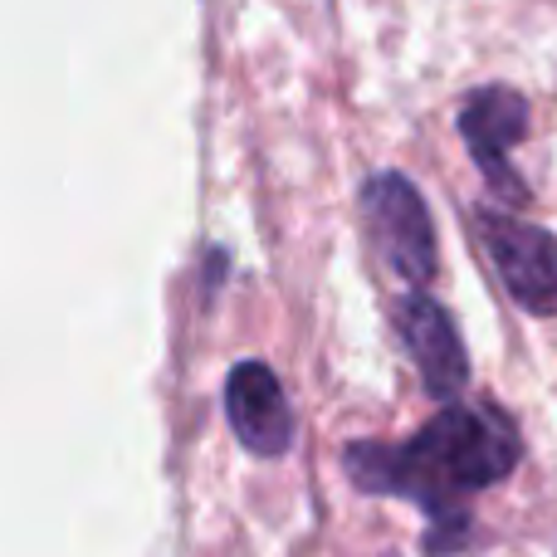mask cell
Returning <instances> with one entry per match:
<instances>
[{"instance_id": "obj_3", "label": "cell", "mask_w": 557, "mask_h": 557, "mask_svg": "<svg viewBox=\"0 0 557 557\" xmlns=\"http://www.w3.org/2000/svg\"><path fill=\"white\" fill-rule=\"evenodd\" d=\"M460 137L480 166L484 186L504 206H529V182L509 166V152L529 137V98L509 84H484L465 98L460 108Z\"/></svg>"}, {"instance_id": "obj_5", "label": "cell", "mask_w": 557, "mask_h": 557, "mask_svg": "<svg viewBox=\"0 0 557 557\" xmlns=\"http://www.w3.org/2000/svg\"><path fill=\"white\" fill-rule=\"evenodd\" d=\"M396 333H401L406 352L416 357V372H421L425 392L441 406L455 401L470 386V352H465L460 327L445 313V304H435L425 288H416V294H406L396 304Z\"/></svg>"}, {"instance_id": "obj_6", "label": "cell", "mask_w": 557, "mask_h": 557, "mask_svg": "<svg viewBox=\"0 0 557 557\" xmlns=\"http://www.w3.org/2000/svg\"><path fill=\"white\" fill-rule=\"evenodd\" d=\"M225 421H231L235 441L250 455H284L294 445V411H288V396L278 386L274 367L264 362H240L225 382Z\"/></svg>"}, {"instance_id": "obj_1", "label": "cell", "mask_w": 557, "mask_h": 557, "mask_svg": "<svg viewBox=\"0 0 557 557\" xmlns=\"http://www.w3.org/2000/svg\"><path fill=\"white\" fill-rule=\"evenodd\" d=\"M519 460V425L494 401H445L441 416H431L406 445L362 441L347 445L343 455L347 474L362 494H392V499H411L416 509H425V519H431L425 553L431 557H460L470 548V494L504 484Z\"/></svg>"}, {"instance_id": "obj_2", "label": "cell", "mask_w": 557, "mask_h": 557, "mask_svg": "<svg viewBox=\"0 0 557 557\" xmlns=\"http://www.w3.org/2000/svg\"><path fill=\"white\" fill-rule=\"evenodd\" d=\"M362 215L372 225V240L382 260L406 278L411 288H425L441 270V250H435V221L425 196L416 191L411 176L401 172H376L362 182Z\"/></svg>"}, {"instance_id": "obj_4", "label": "cell", "mask_w": 557, "mask_h": 557, "mask_svg": "<svg viewBox=\"0 0 557 557\" xmlns=\"http://www.w3.org/2000/svg\"><path fill=\"white\" fill-rule=\"evenodd\" d=\"M480 235L509 298L533 318L557 313V235L509 211H480Z\"/></svg>"}]
</instances>
